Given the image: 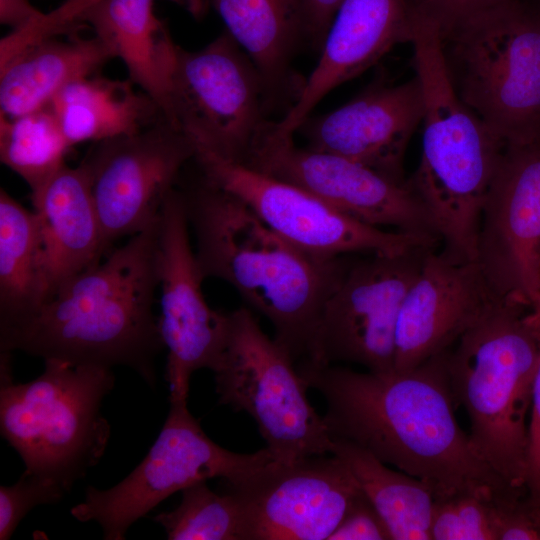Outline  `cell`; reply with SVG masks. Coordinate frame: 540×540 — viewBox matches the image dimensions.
<instances>
[{
	"instance_id": "cell-32",
	"label": "cell",
	"mask_w": 540,
	"mask_h": 540,
	"mask_svg": "<svg viewBox=\"0 0 540 540\" xmlns=\"http://www.w3.org/2000/svg\"><path fill=\"white\" fill-rule=\"evenodd\" d=\"M67 493L57 483L26 471L11 486L0 487V539H10L24 516L38 505L56 504Z\"/></svg>"
},
{
	"instance_id": "cell-35",
	"label": "cell",
	"mask_w": 540,
	"mask_h": 540,
	"mask_svg": "<svg viewBox=\"0 0 540 540\" xmlns=\"http://www.w3.org/2000/svg\"><path fill=\"white\" fill-rule=\"evenodd\" d=\"M540 316V305L535 306ZM525 488L528 496L540 504V362L532 388L528 423V448Z\"/></svg>"
},
{
	"instance_id": "cell-11",
	"label": "cell",
	"mask_w": 540,
	"mask_h": 540,
	"mask_svg": "<svg viewBox=\"0 0 540 540\" xmlns=\"http://www.w3.org/2000/svg\"><path fill=\"white\" fill-rule=\"evenodd\" d=\"M434 247L398 255H368L348 263L326 298L308 353L318 365L358 364L394 370L395 336L403 300Z\"/></svg>"
},
{
	"instance_id": "cell-22",
	"label": "cell",
	"mask_w": 540,
	"mask_h": 540,
	"mask_svg": "<svg viewBox=\"0 0 540 540\" xmlns=\"http://www.w3.org/2000/svg\"><path fill=\"white\" fill-rule=\"evenodd\" d=\"M211 6L258 69L269 112L285 107L286 113L305 83L292 68L304 42L302 0H211Z\"/></svg>"
},
{
	"instance_id": "cell-29",
	"label": "cell",
	"mask_w": 540,
	"mask_h": 540,
	"mask_svg": "<svg viewBox=\"0 0 540 540\" xmlns=\"http://www.w3.org/2000/svg\"><path fill=\"white\" fill-rule=\"evenodd\" d=\"M179 505L153 517L169 540H245L244 511L229 489L219 494L196 482L182 491Z\"/></svg>"
},
{
	"instance_id": "cell-25",
	"label": "cell",
	"mask_w": 540,
	"mask_h": 540,
	"mask_svg": "<svg viewBox=\"0 0 540 540\" xmlns=\"http://www.w3.org/2000/svg\"><path fill=\"white\" fill-rule=\"evenodd\" d=\"M83 22L165 114V67L175 43L154 13V0H98L85 12Z\"/></svg>"
},
{
	"instance_id": "cell-27",
	"label": "cell",
	"mask_w": 540,
	"mask_h": 540,
	"mask_svg": "<svg viewBox=\"0 0 540 540\" xmlns=\"http://www.w3.org/2000/svg\"><path fill=\"white\" fill-rule=\"evenodd\" d=\"M44 301L40 240L33 211L0 190V327L32 314Z\"/></svg>"
},
{
	"instance_id": "cell-15",
	"label": "cell",
	"mask_w": 540,
	"mask_h": 540,
	"mask_svg": "<svg viewBox=\"0 0 540 540\" xmlns=\"http://www.w3.org/2000/svg\"><path fill=\"white\" fill-rule=\"evenodd\" d=\"M159 328L168 351L170 400H188L192 374L214 370L226 345L229 313L212 309L202 293L204 277L189 238L177 186L167 195L158 224Z\"/></svg>"
},
{
	"instance_id": "cell-26",
	"label": "cell",
	"mask_w": 540,
	"mask_h": 540,
	"mask_svg": "<svg viewBox=\"0 0 540 540\" xmlns=\"http://www.w3.org/2000/svg\"><path fill=\"white\" fill-rule=\"evenodd\" d=\"M332 439L331 454L349 468L360 489L385 522L392 540H431L435 496L424 481L393 470L362 447Z\"/></svg>"
},
{
	"instance_id": "cell-7",
	"label": "cell",
	"mask_w": 540,
	"mask_h": 540,
	"mask_svg": "<svg viewBox=\"0 0 540 540\" xmlns=\"http://www.w3.org/2000/svg\"><path fill=\"white\" fill-rule=\"evenodd\" d=\"M463 102L505 144L540 139V17L508 0L441 36Z\"/></svg>"
},
{
	"instance_id": "cell-6",
	"label": "cell",
	"mask_w": 540,
	"mask_h": 540,
	"mask_svg": "<svg viewBox=\"0 0 540 540\" xmlns=\"http://www.w3.org/2000/svg\"><path fill=\"white\" fill-rule=\"evenodd\" d=\"M11 353L0 351V430L25 471L67 492L102 458L110 424L101 413L114 387L111 368L44 360L26 383L12 380Z\"/></svg>"
},
{
	"instance_id": "cell-16",
	"label": "cell",
	"mask_w": 540,
	"mask_h": 540,
	"mask_svg": "<svg viewBox=\"0 0 540 540\" xmlns=\"http://www.w3.org/2000/svg\"><path fill=\"white\" fill-rule=\"evenodd\" d=\"M476 262L496 297L540 305V139L505 145L482 207Z\"/></svg>"
},
{
	"instance_id": "cell-24",
	"label": "cell",
	"mask_w": 540,
	"mask_h": 540,
	"mask_svg": "<svg viewBox=\"0 0 540 540\" xmlns=\"http://www.w3.org/2000/svg\"><path fill=\"white\" fill-rule=\"evenodd\" d=\"M130 79L97 74L62 89L49 107L71 146L138 133L168 119L158 103Z\"/></svg>"
},
{
	"instance_id": "cell-19",
	"label": "cell",
	"mask_w": 540,
	"mask_h": 540,
	"mask_svg": "<svg viewBox=\"0 0 540 540\" xmlns=\"http://www.w3.org/2000/svg\"><path fill=\"white\" fill-rule=\"evenodd\" d=\"M497 299L476 261L453 262L431 250L400 309L394 370L449 350Z\"/></svg>"
},
{
	"instance_id": "cell-23",
	"label": "cell",
	"mask_w": 540,
	"mask_h": 540,
	"mask_svg": "<svg viewBox=\"0 0 540 540\" xmlns=\"http://www.w3.org/2000/svg\"><path fill=\"white\" fill-rule=\"evenodd\" d=\"M112 51L79 33L35 45L0 67V115L13 118L50 105L69 84L97 74Z\"/></svg>"
},
{
	"instance_id": "cell-17",
	"label": "cell",
	"mask_w": 540,
	"mask_h": 540,
	"mask_svg": "<svg viewBox=\"0 0 540 540\" xmlns=\"http://www.w3.org/2000/svg\"><path fill=\"white\" fill-rule=\"evenodd\" d=\"M245 540H328L363 495L334 454L273 460L236 485Z\"/></svg>"
},
{
	"instance_id": "cell-2",
	"label": "cell",
	"mask_w": 540,
	"mask_h": 540,
	"mask_svg": "<svg viewBox=\"0 0 540 540\" xmlns=\"http://www.w3.org/2000/svg\"><path fill=\"white\" fill-rule=\"evenodd\" d=\"M205 278L230 284L273 326L293 360L308 356L323 304L348 262L322 259L284 239L194 163L177 183Z\"/></svg>"
},
{
	"instance_id": "cell-1",
	"label": "cell",
	"mask_w": 540,
	"mask_h": 540,
	"mask_svg": "<svg viewBox=\"0 0 540 540\" xmlns=\"http://www.w3.org/2000/svg\"><path fill=\"white\" fill-rule=\"evenodd\" d=\"M448 350L406 371L359 372L301 360L296 367L327 406L331 437L350 441L426 482L435 498L509 486L459 426L447 374Z\"/></svg>"
},
{
	"instance_id": "cell-21",
	"label": "cell",
	"mask_w": 540,
	"mask_h": 540,
	"mask_svg": "<svg viewBox=\"0 0 540 540\" xmlns=\"http://www.w3.org/2000/svg\"><path fill=\"white\" fill-rule=\"evenodd\" d=\"M40 240L44 301L105 254L89 170L62 166L31 193Z\"/></svg>"
},
{
	"instance_id": "cell-3",
	"label": "cell",
	"mask_w": 540,
	"mask_h": 540,
	"mask_svg": "<svg viewBox=\"0 0 540 540\" xmlns=\"http://www.w3.org/2000/svg\"><path fill=\"white\" fill-rule=\"evenodd\" d=\"M158 224L159 218L110 250L29 316L0 327V351L76 365L127 366L154 386L155 360L165 349L154 313Z\"/></svg>"
},
{
	"instance_id": "cell-5",
	"label": "cell",
	"mask_w": 540,
	"mask_h": 540,
	"mask_svg": "<svg viewBox=\"0 0 540 540\" xmlns=\"http://www.w3.org/2000/svg\"><path fill=\"white\" fill-rule=\"evenodd\" d=\"M539 362V314L511 299L495 300L447 353L450 388L467 413L473 444L509 486L523 491Z\"/></svg>"
},
{
	"instance_id": "cell-38",
	"label": "cell",
	"mask_w": 540,
	"mask_h": 540,
	"mask_svg": "<svg viewBox=\"0 0 540 540\" xmlns=\"http://www.w3.org/2000/svg\"><path fill=\"white\" fill-rule=\"evenodd\" d=\"M204 1H206V2H211V0H204Z\"/></svg>"
},
{
	"instance_id": "cell-37",
	"label": "cell",
	"mask_w": 540,
	"mask_h": 540,
	"mask_svg": "<svg viewBox=\"0 0 540 540\" xmlns=\"http://www.w3.org/2000/svg\"><path fill=\"white\" fill-rule=\"evenodd\" d=\"M40 12L30 0H0V22L17 29Z\"/></svg>"
},
{
	"instance_id": "cell-9",
	"label": "cell",
	"mask_w": 540,
	"mask_h": 540,
	"mask_svg": "<svg viewBox=\"0 0 540 540\" xmlns=\"http://www.w3.org/2000/svg\"><path fill=\"white\" fill-rule=\"evenodd\" d=\"M165 86V114L196 151L245 163L269 109L258 69L226 30L199 50L174 44Z\"/></svg>"
},
{
	"instance_id": "cell-8",
	"label": "cell",
	"mask_w": 540,
	"mask_h": 540,
	"mask_svg": "<svg viewBox=\"0 0 540 540\" xmlns=\"http://www.w3.org/2000/svg\"><path fill=\"white\" fill-rule=\"evenodd\" d=\"M213 373L219 403L251 416L277 461L331 454V436L293 358L249 309L229 312L226 345Z\"/></svg>"
},
{
	"instance_id": "cell-30",
	"label": "cell",
	"mask_w": 540,
	"mask_h": 540,
	"mask_svg": "<svg viewBox=\"0 0 540 540\" xmlns=\"http://www.w3.org/2000/svg\"><path fill=\"white\" fill-rule=\"evenodd\" d=\"M511 493L467 492L435 498L431 540H497L498 499Z\"/></svg>"
},
{
	"instance_id": "cell-33",
	"label": "cell",
	"mask_w": 540,
	"mask_h": 540,
	"mask_svg": "<svg viewBox=\"0 0 540 540\" xmlns=\"http://www.w3.org/2000/svg\"><path fill=\"white\" fill-rule=\"evenodd\" d=\"M411 19L438 27L441 36L493 6L508 0H407Z\"/></svg>"
},
{
	"instance_id": "cell-36",
	"label": "cell",
	"mask_w": 540,
	"mask_h": 540,
	"mask_svg": "<svg viewBox=\"0 0 540 540\" xmlns=\"http://www.w3.org/2000/svg\"><path fill=\"white\" fill-rule=\"evenodd\" d=\"M343 0H302L304 42L320 53Z\"/></svg>"
},
{
	"instance_id": "cell-20",
	"label": "cell",
	"mask_w": 540,
	"mask_h": 540,
	"mask_svg": "<svg viewBox=\"0 0 540 540\" xmlns=\"http://www.w3.org/2000/svg\"><path fill=\"white\" fill-rule=\"evenodd\" d=\"M411 35L407 0H343L317 65L297 101L276 121L278 127L294 134L331 90L359 76L395 45L410 42Z\"/></svg>"
},
{
	"instance_id": "cell-28",
	"label": "cell",
	"mask_w": 540,
	"mask_h": 540,
	"mask_svg": "<svg viewBox=\"0 0 540 540\" xmlns=\"http://www.w3.org/2000/svg\"><path fill=\"white\" fill-rule=\"evenodd\" d=\"M71 147L49 106L13 118L0 115V160L31 193L66 164Z\"/></svg>"
},
{
	"instance_id": "cell-13",
	"label": "cell",
	"mask_w": 540,
	"mask_h": 540,
	"mask_svg": "<svg viewBox=\"0 0 540 540\" xmlns=\"http://www.w3.org/2000/svg\"><path fill=\"white\" fill-rule=\"evenodd\" d=\"M242 165L299 186L368 225L440 239L409 180L398 182L344 157L301 148L276 121L265 123Z\"/></svg>"
},
{
	"instance_id": "cell-10",
	"label": "cell",
	"mask_w": 540,
	"mask_h": 540,
	"mask_svg": "<svg viewBox=\"0 0 540 540\" xmlns=\"http://www.w3.org/2000/svg\"><path fill=\"white\" fill-rule=\"evenodd\" d=\"M188 400H170L164 425L140 464L115 486H89L71 515L100 525L106 540H123L130 526L177 491L212 478L236 485L276 460L263 448L251 454L227 450L211 440L190 413Z\"/></svg>"
},
{
	"instance_id": "cell-4",
	"label": "cell",
	"mask_w": 540,
	"mask_h": 540,
	"mask_svg": "<svg viewBox=\"0 0 540 540\" xmlns=\"http://www.w3.org/2000/svg\"><path fill=\"white\" fill-rule=\"evenodd\" d=\"M409 43L423 94L421 155L409 182L434 220L441 254L476 261L482 207L505 144L458 95L439 29L415 22Z\"/></svg>"
},
{
	"instance_id": "cell-31",
	"label": "cell",
	"mask_w": 540,
	"mask_h": 540,
	"mask_svg": "<svg viewBox=\"0 0 540 540\" xmlns=\"http://www.w3.org/2000/svg\"><path fill=\"white\" fill-rule=\"evenodd\" d=\"M98 0H65L50 12L40 11L0 40V67L23 51L43 42L79 33L87 27L85 12Z\"/></svg>"
},
{
	"instance_id": "cell-18",
	"label": "cell",
	"mask_w": 540,
	"mask_h": 540,
	"mask_svg": "<svg viewBox=\"0 0 540 540\" xmlns=\"http://www.w3.org/2000/svg\"><path fill=\"white\" fill-rule=\"evenodd\" d=\"M422 114V89L414 75L400 84L372 86L329 113L308 117L297 131L307 148L344 157L406 182L404 157Z\"/></svg>"
},
{
	"instance_id": "cell-14",
	"label": "cell",
	"mask_w": 540,
	"mask_h": 540,
	"mask_svg": "<svg viewBox=\"0 0 540 540\" xmlns=\"http://www.w3.org/2000/svg\"><path fill=\"white\" fill-rule=\"evenodd\" d=\"M195 152L193 142L169 119L132 135L93 143L83 161L105 253L119 238L133 236L159 218Z\"/></svg>"
},
{
	"instance_id": "cell-12",
	"label": "cell",
	"mask_w": 540,
	"mask_h": 540,
	"mask_svg": "<svg viewBox=\"0 0 540 540\" xmlns=\"http://www.w3.org/2000/svg\"><path fill=\"white\" fill-rule=\"evenodd\" d=\"M193 161L210 180L239 197L284 239L318 258L398 255L419 247H435L440 242L430 235L368 225L299 186L210 153L196 151Z\"/></svg>"
},
{
	"instance_id": "cell-34",
	"label": "cell",
	"mask_w": 540,
	"mask_h": 540,
	"mask_svg": "<svg viewBox=\"0 0 540 540\" xmlns=\"http://www.w3.org/2000/svg\"><path fill=\"white\" fill-rule=\"evenodd\" d=\"M328 540H392L389 530L363 494L346 513Z\"/></svg>"
}]
</instances>
